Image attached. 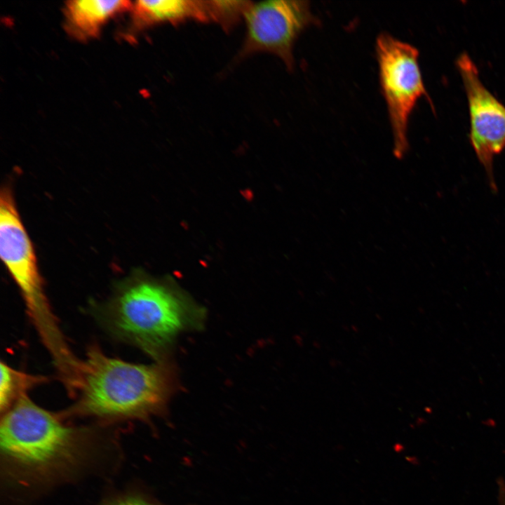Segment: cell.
I'll list each match as a JSON object with an SVG mask.
<instances>
[{
  "instance_id": "8",
  "label": "cell",
  "mask_w": 505,
  "mask_h": 505,
  "mask_svg": "<svg viewBox=\"0 0 505 505\" xmlns=\"http://www.w3.org/2000/svg\"><path fill=\"white\" fill-rule=\"evenodd\" d=\"M128 0H73L66 3L65 15L68 32L79 39L95 37L113 17L130 11Z\"/></svg>"
},
{
  "instance_id": "9",
  "label": "cell",
  "mask_w": 505,
  "mask_h": 505,
  "mask_svg": "<svg viewBox=\"0 0 505 505\" xmlns=\"http://www.w3.org/2000/svg\"><path fill=\"white\" fill-rule=\"evenodd\" d=\"M130 11L133 22L140 28L188 20L208 22L204 1L139 0L133 2Z\"/></svg>"
},
{
  "instance_id": "11",
  "label": "cell",
  "mask_w": 505,
  "mask_h": 505,
  "mask_svg": "<svg viewBox=\"0 0 505 505\" xmlns=\"http://www.w3.org/2000/svg\"><path fill=\"white\" fill-rule=\"evenodd\" d=\"M249 3L248 1H205L208 20L229 29L241 18L243 19Z\"/></svg>"
},
{
  "instance_id": "10",
  "label": "cell",
  "mask_w": 505,
  "mask_h": 505,
  "mask_svg": "<svg viewBox=\"0 0 505 505\" xmlns=\"http://www.w3.org/2000/svg\"><path fill=\"white\" fill-rule=\"evenodd\" d=\"M0 407L9 409L27 391L43 382V377L28 375L1 363Z\"/></svg>"
},
{
  "instance_id": "2",
  "label": "cell",
  "mask_w": 505,
  "mask_h": 505,
  "mask_svg": "<svg viewBox=\"0 0 505 505\" xmlns=\"http://www.w3.org/2000/svg\"><path fill=\"white\" fill-rule=\"evenodd\" d=\"M107 328L117 338L159 356L181 332L197 327L201 309L161 283H124L104 309Z\"/></svg>"
},
{
  "instance_id": "5",
  "label": "cell",
  "mask_w": 505,
  "mask_h": 505,
  "mask_svg": "<svg viewBox=\"0 0 505 505\" xmlns=\"http://www.w3.org/2000/svg\"><path fill=\"white\" fill-rule=\"evenodd\" d=\"M381 90L391 127L394 154L402 157L408 148L409 119L419 98L428 96L418 62L419 51L387 32L376 39Z\"/></svg>"
},
{
  "instance_id": "3",
  "label": "cell",
  "mask_w": 505,
  "mask_h": 505,
  "mask_svg": "<svg viewBox=\"0 0 505 505\" xmlns=\"http://www.w3.org/2000/svg\"><path fill=\"white\" fill-rule=\"evenodd\" d=\"M83 432L22 396L1 419L0 444L6 463L29 474L46 476L81 457Z\"/></svg>"
},
{
  "instance_id": "13",
  "label": "cell",
  "mask_w": 505,
  "mask_h": 505,
  "mask_svg": "<svg viewBox=\"0 0 505 505\" xmlns=\"http://www.w3.org/2000/svg\"><path fill=\"white\" fill-rule=\"evenodd\" d=\"M498 501L499 505H505V482L502 479L498 481Z\"/></svg>"
},
{
  "instance_id": "6",
  "label": "cell",
  "mask_w": 505,
  "mask_h": 505,
  "mask_svg": "<svg viewBox=\"0 0 505 505\" xmlns=\"http://www.w3.org/2000/svg\"><path fill=\"white\" fill-rule=\"evenodd\" d=\"M245 38L241 56L266 52L294 67L293 47L307 28L318 22L308 1H250L244 13Z\"/></svg>"
},
{
  "instance_id": "4",
  "label": "cell",
  "mask_w": 505,
  "mask_h": 505,
  "mask_svg": "<svg viewBox=\"0 0 505 505\" xmlns=\"http://www.w3.org/2000/svg\"><path fill=\"white\" fill-rule=\"evenodd\" d=\"M0 254L53 360H66L71 351L49 306L32 243L8 186L2 187L0 195Z\"/></svg>"
},
{
  "instance_id": "12",
  "label": "cell",
  "mask_w": 505,
  "mask_h": 505,
  "mask_svg": "<svg viewBox=\"0 0 505 505\" xmlns=\"http://www.w3.org/2000/svg\"><path fill=\"white\" fill-rule=\"evenodd\" d=\"M112 505H153L147 501L137 497H128L120 500Z\"/></svg>"
},
{
  "instance_id": "7",
  "label": "cell",
  "mask_w": 505,
  "mask_h": 505,
  "mask_svg": "<svg viewBox=\"0 0 505 505\" xmlns=\"http://www.w3.org/2000/svg\"><path fill=\"white\" fill-rule=\"evenodd\" d=\"M456 65L468 100L470 142L490 188L497 191L493 163L495 156L505 149V106L483 83L467 53L457 58Z\"/></svg>"
},
{
  "instance_id": "1",
  "label": "cell",
  "mask_w": 505,
  "mask_h": 505,
  "mask_svg": "<svg viewBox=\"0 0 505 505\" xmlns=\"http://www.w3.org/2000/svg\"><path fill=\"white\" fill-rule=\"evenodd\" d=\"M79 400L73 410L104 419L141 418L166 405L175 387L174 370L164 362L134 364L90 348L81 361Z\"/></svg>"
}]
</instances>
